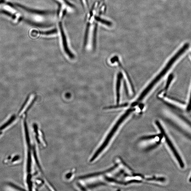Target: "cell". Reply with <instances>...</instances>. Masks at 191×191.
Wrapping results in <instances>:
<instances>
[{"label":"cell","mask_w":191,"mask_h":191,"mask_svg":"<svg viewBox=\"0 0 191 191\" xmlns=\"http://www.w3.org/2000/svg\"><path fill=\"white\" fill-rule=\"evenodd\" d=\"M189 43H185V44L181 48L177 51V53L172 57L171 59L169 60V62L165 66V67L162 70L155 78H154L153 81L150 83L147 87L145 88L140 94L139 97L136 100V102L138 103H139L144 99L147 95L148 94L150 91H151L152 88H153L156 83L162 78V77L165 76L167 72L171 68L172 65H173L176 61L185 53L189 47Z\"/></svg>","instance_id":"6da1fadb"},{"label":"cell","mask_w":191,"mask_h":191,"mask_svg":"<svg viewBox=\"0 0 191 191\" xmlns=\"http://www.w3.org/2000/svg\"><path fill=\"white\" fill-rule=\"evenodd\" d=\"M25 138L26 145V152L25 160V179L27 188H32V153L30 138L28 131V127L26 124L23 125Z\"/></svg>","instance_id":"7a4b0ae2"},{"label":"cell","mask_w":191,"mask_h":191,"mask_svg":"<svg viewBox=\"0 0 191 191\" xmlns=\"http://www.w3.org/2000/svg\"><path fill=\"white\" fill-rule=\"evenodd\" d=\"M135 109H129L128 110L126 111L122 116L120 118L119 120H118L116 123L114 125V126L111 129L110 133L107 136L105 140L104 141L103 143L99 147L97 151H96L94 154L92 156V158L90 159V162H92L95 160V159L97 158L103 152V150L105 149L107 145L108 144L110 140L112 138L113 136L116 133V131L117 130L118 127H119L122 123L124 122V120L127 117H128L130 114L135 110Z\"/></svg>","instance_id":"3957f363"},{"label":"cell","mask_w":191,"mask_h":191,"mask_svg":"<svg viewBox=\"0 0 191 191\" xmlns=\"http://www.w3.org/2000/svg\"><path fill=\"white\" fill-rule=\"evenodd\" d=\"M58 27L64 50L65 53L70 58L73 59L74 58V55L72 54L71 51H70L68 46L66 36L64 29L63 28L62 22L61 21H59L58 23Z\"/></svg>","instance_id":"277c9868"},{"label":"cell","mask_w":191,"mask_h":191,"mask_svg":"<svg viewBox=\"0 0 191 191\" xmlns=\"http://www.w3.org/2000/svg\"><path fill=\"white\" fill-rule=\"evenodd\" d=\"M156 123L157 125L159 127V129H160L161 132H162L163 135L165 136L166 141H167L168 145H169V146L170 147V149H171L172 152H173V153L175 156L176 157L177 160H178L181 167H183L184 165L182 161L180 156H179L178 154L177 153V151H176V149H175L173 145L171 142H170V141L169 139V138H168L167 136L166 135V134L165 133V131L163 130L162 126H161L160 124L159 123V122H157Z\"/></svg>","instance_id":"5b68a950"},{"label":"cell","mask_w":191,"mask_h":191,"mask_svg":"<svg viewBox=\"0 0 191 191\" xmlns=\"http://www.w3.org/2000/svg\"><path fill=\"white\" fill-rule=\"evenodd\" d=\"M21 159L18 155L8 156L5 160L4 163L7 165H17L21 162Z\"/></svg>","instance_id":"8992f818"},{"label":"cell","mask_w":191,"mask_h":191,"mask_svg":"<svg viewBox=\"0 0 191 191\" xmlns=\"http://www.w3.org/2000/svg\"><path fill=\"white\" fill-rule=\"evenodd\" d=\"M16 117L15 116L11 117L10 119L7 121L0 126V135L7 129L9 128L10 127L15 124L16 122Z\"/></svg>","instance_id":"52a82bcc"},{"label":"cell","mask_w":191,"mask_h":191,"mask_svg":"<svg viewBox=\"0 0 191 191\" xmlns=\"http://www.w3.org/2000/svg\"><path fill=\"white\" fill-rule=\"evenodd\" d=\"M111 62L112 63H114L115 62H117L118 65L119 66L121 69L123 70V71L125 72V73L126 74V77L127 78H128V80L129 81V82L131 86V88H132V90L133 92H135V89H134V86L133 85V84L132 83V81L131 80L130 78V77H129V74L127 72L126 70L124 69V68L122 66L121 64V63H120L119 62V59H118V58L117 56H115L114 57L111 59Z\"/></svg>","instance_id":"ba28073f"},{"label":"cell","mask_w":191,"mask_h":191,"mask_svg":"<svg viewBox=\"0 0 191 191\" xmlns=\"http://www.w3.org/2000/svg\"><path fill=\"white\" fill-rule=\"evenodd\" d=\"M122 78V75L121 72L118 73L117 76L116 88L117 102V103H119L120 100V89L121 86V80Z\"/></svg>","instance_id":"9c48e42d"},{"label":"cell","mask_w":191,"mask_h":191,"mask_svg":"<svg viewBox=\"0 0 191 191\" xmlns=\"http://www.w3.org/2000/svg\"><path fill=\"white\" fill-rule=\"evenodd\" d=\"M20 7L23 9H24L28 11V12L34 13V14L42 15H46L51 14L52 13H53V12L51 11L33 10L32 9L24 7V6L22 7L20 6Z\"/></svg>","instance_id":"30bf717a"},{"label":"cell","mask_w":191,"mask_h":191,"mask_svg":"<svg viewBox=\"0 0 191 191\" xmlns=\"http://www.w3.org/2000/svg\"><path fill=\"white\" fill-rule=\"evenodd\" d=\"M34 33L43 35L49 36L56 35L58 33V30L56 29H54L51 30L44 32L34 31Z\"/></svg>","instance_id":"8fae6325"},{"label":"cell","mask_w":191,"mask_h":191,"mask_svg":"<svg viewBox=\"0 0 191 191\" xmlns=\"http://www.w3.org/2000/svg\"><path fill=\"white\" fill-rule=\"evenodd\" d=\"M91 24L90 22H88L87 25H86L84 38V47H85L87 45L88 35H89V31L90 28Z\"/></svg>","instance_id":"7c38bea8"},{"label":"cell","mask_w":191,"mask_h":191,"mask_svg":"<svg viewBox=\"0 0 191 191\" xmlns=\"http://www.w3.org/2000/svg\"><path fill=\"white\" fill-rule=\"evenodd\" d=\"M97 28V24H95L94 28V32H93L92 40L93 48H94V49H95L96 47Z\"/></svg>","instance_id":"4fadbf2b"},{"label":"cell","mask_w":191,"mask_h":191,"mask_svg":"<svg viewBox=\"0 0 191 191\" xmlns=\"http://www.w3.org/2000/svg\"><path fill=\"white\" fill-rule=\"evenodd\" d=\"M95 18V20L97 22H100L101 23L106 25L107 26H112V24L111 23V22L107 21L106 20L102 19L101 18L99 17H96Z\"/></svg>","instance_id":"5bb4252c"},{"label":"cell","mask_w":191,"mask_h":191,"mask_svg":"<svg viewBox=\"0 0 191 191\" xmlns=\"http://www.w3.org/2000/svg\"><path fill=\"white\" fill-rule=\"evenodd\" d=\"M56 1L60 3H62L64 5H65L66 6L69 7L70 9H74V6L71 3H69L67 0H55Z\"/></svg>","instance_id":"9a60e30c"},{"label":"cell","mask_w":191,"mask_h":191,"mask_svg":"<svg viewBox=\"0 0 191 191\" xmlns=\"http://www.w3.org/2000/svg\"><path fill=\"white\" fill-rule=\"evenodd\" d=\"M128 105V103H124L122 104H119V105L113 106H111L108 107H107L104 108L106 109H113V108H121V107H127Z\"/></svg>","instance_id":"2e32d148"},{"label":"cell","mask_w":191,"mask_h":191,"mask_svg":"<svg viewBox=\"0 0 191 191\" xmlns=\"http://www.w3.org/2000/svg\"><path fill=\"white\" fill-rule=\"evenodd\" d=\"M8 185H9L11 187H12L13 188L15 189L16 190H23V189L19 187V186H17V185H15L14 184L10 183H9V184H8Z\"/></svg>","instance_id":"e0dca14e"},{"label":"cell","mask_w":191,"mask_h":191,"mask_svg":"<svg viewBox=\"0 0 191 191\" xmlns=\"http://www.w3.org/2000/svg\"><path fill=\"white\" fill-rule=\"evenodd\" d=\"M190 98L189 103V105L188 107V111H190L191 110V92Z\"/></svg>","instance_id":"ac0fdd59"},{"label":"cell","mask_w":191,"mask_h":191,"mask_svg":"<svg viewBox=\"0 0 191 191\" xmlns=\"http://www.w3.org/2000/svg\"><path fill=\"white\" fill-rule=\"evenodd\" d=\"M189 181H190V182H191V177L190 178V179H189Z\"/></svg>","instance_id":"d6986e66"}]
</instances>
